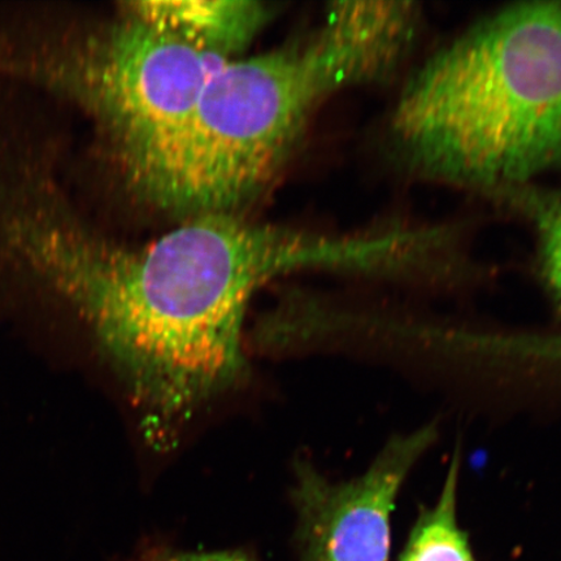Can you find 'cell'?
Listing matches in <instances>:
<instances>
[{
    "label": "cell",
    "instance_id": "1",
    "mask_svg": "<svg viewBox=\"0 0 561 561\" xmlns=\"http://www.w3.org/2000/svg\"><path fill=\"white\" fill-rule=\"evenodd\" d=\"M18 242L85 321L156 439L240 380L245 310L265 283L376 259L370 238H328L238 214L188 217L138 244L31 224Z\"/></svg>",
    "mask_w": 561,
    "mask_h": 561
},
{
    "label": "cell",
    "instance_id": "2",
    "mask_svg": "<svg viewBox=\"0 0 561 561\" xmlns=\"http://www.w3.org/2000/svg\"><path fill=\"white\" fill-rule=\"evenodd\" d=\"M391 62L382 25L359 3L333 4L305 37L217 70L137 194L186 219L238 214L275 178L325 98L388 73Z\"/></svg>",
    "mask_w": 561,
    "mask_h": 561
},
{
    "label": "cell",
    "instance_id": "3",
    "mask_svg": "<svg viewBox=\"0 0 561 561\" xmlns=\"http://www.w3.org/2000/svg\"><path fill=\"white\" fill-rule=\"evenodd\" d=\"M419 171L511 185L561 165V2L512 5L427 60L391 116Z\"/></svg>",
    "mask_w": 561,
    "mask_h": 561
},
{
    "label": "cell",
    "instance_id": "4",
    "mask_svg": "<svg viewBox=\"0 0 561 561\" xmlns=\"http://www.w3.org/2000/svg\"><path fill=\"white\" fill-rule=\"evenodd\" d=\"M228 61L125 3L112 23L69 53L54 76L93 116L137 193Z\"/></svg>",
    "mask_w": 561,
    "mask_h": 561
},
{
    "label": "cell",
    "instance_id": "5",
    "mask_svg": "<svg viewBox=\"0 0 561 561\" xmlns=\"http://www.w3.org/2000/svg\"><path fill=\"white\" fill-rule=\"evenodd\" d=\"M436 437L425 426L391 438L366 473L346 482L300 465L293 497L301 560L388 561L398 495Z\"/></svg>",
    "mask_w": 561,
    "mask_h": 561
},
{
    "label": "cell",
    "instance_id": "6",
    "mask_svg": "<svg viewBox=\"0 0 561 561\" xmlns=\"http://www.w3.org/2000/svg\"><path fill=\"white\" fill-rule=\"evenodd\" d=\"M126 4L140 18L229 60L243 56L271 18L264 4L251 0H146Z\"/></svg>",
    "mask_w": 561,
    "mask_h": 561
},
{
    "label": "cell",
    "instance_id": "7",
    "mask_svg": "<svg viewBox=\"0 0 561 561\" xmlns=\"http://www.w3.org/2000/svg\"><path fill=\"white\" fill-rule=\"evenodd\" d=\"M459 472L458 453L448 467L437 503L421 512L399 561H476L458 522Z\"/></svg>",
    "mask_w": 561,
    "mask_h": 561
},
{
    "label": "cell",
    "instance_id": "8",
    "mask_svg": "<svg viewBox=\"0 0 561 561\" xmlns=\"http://www.w3.org/2000/svg\"><path fill=\"white\" fill-rule=\"evenodd\" d=\"M543 275L561 304V202L538 216Z\"/></svg>",
    "mask_w": 561,
    "mask_h": 561
},
{
    "label": "cell",
    "instance_id": "9",
    "mask_svg": "<svg viewBox=\"0 0 561 561\" xmlns=\"http://www.w3.org/2000/svg\"><path fill=\"white\" fill-rule=\"evenodd\" d=\"M129 561H255L242 551H184L156 547L138 553Z\"/></svg>",
    "mask_w": 561,
    "mask_h": 561
},
{
    "label": "cell",
    "instance_id": "10",
    "mask_svg": "<svg viewBox=\"0 0 561 561\" xmlns=\"http://www.w3.org/2000/svg\"><path fill=\"white\" fill-rule=\"evenodd\" d=\"M560 357H561V342H560Z\"/></svg>",
    "mask_w": 561,
    "mask_h": 561
}]
</instances>
